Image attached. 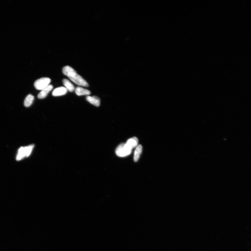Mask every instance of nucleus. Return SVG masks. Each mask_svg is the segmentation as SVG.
<instances>
[{
  "instance_id": "f257e3e1",
  "label": "nucleus",
  "mask_w": 251,
  "mask_h": 251,
  "mask_svg": "<svg viewBox=\"0 0 251 251\" xmlns=\"http://www.w3.org/2000/svg\"><path fill=\"white\" fill-rule=\"evenodd\" d=\"M63 72L65 75L76 84L85 87L89 86L86 80L77 74L76 71L71 67L65 66L63 69Z\"/></svg>"
},
{
  "instance_id": "f03ea898",
  "label": "nucleus",
  "mask_w": 251,
  "mask_h": 251,
  "mask_svg": "<svg viewBox=\"0 0 251 251\" xmlns=\"http://www.w3.org/2000/svg\"><path fill=\"white\" fill-rule=\"evenodd\" d=\"M34 147V145L32 144L28 146L20 147L18 151L16 157L17 161H19L25 157L29 156Z\"/></svg>"
},
{
  "instance_id": "7ed1b4c3",
  "label": "nucleus",
  "mask_w": 251,
  "mask_h": 251,
  "mask_svg": "<svg viewBox=\"0 0 251 251\" xmlns=\"http://www.w3.org/2000/svg\"><path fill=\"white\" fill-rule=\"evenodd\" d=\"M132 151L125 143L121 144L116 148V153L119 157H124L128 156Z\"/></svg>"
},
{
  "instance_id": "20e7f679",
  "label": "nucleus",
  "mask_w": 251,
  "mask_h": 251,
  "mask_svg": "<svg viewBox=\"0 0 251 251\" xmlns=\"http://www.w3.org/2000/svg\"><path fill=\"white\" fill-rule=\"evenodd\" d=\"M51 79L48 77H43L36 80L34 85L35 88L38 90H42L49 85Z\"/></svg>"
},
{
  "instance_id": "39448f33",
  "label": "nucleus",
  "mask_w": 251,
  "mask_h": 251,
  "mask_svg": "<svg viewBox=\"0 0 251 251\" xmlns=\"http://www.w3.org/2000/svg\"><path fill=\"white\" fill-rule=\"evenodd\" d=\"M53 85L49 84L47 87L41 90V91L37 96L38 98L40 99H43L45 98L52 90L53 89Z\"/></svg>"
},
{
  "instance_id": "423d86ee",
  "label": "nucleus",
  "mask_w": 251,
  "mask_h": 251,
  "mask_svg": "<svg viewBox=\"0 0 251 251\" xmlns=\"http://www.w3.org/2000/svg\"><path fill=\"white\" fill-rule=\"evenodd\" d=\"M68 91L65 87H58L54 89L52 93V95L53 96H60L66 94Z\"/></svg>"
},
{
  "instance_id": "0eeeda50",
  "label": "nucleus",
  "mask_w": 251,
  "mask_h": 251,
  "mask_svg": "<svg viewBox=\"0 0 251 251\" xmlns=\"http://www.w3.org/2000/svg\"><path fill=\"white\" fill-rule=\"evenodd\" d=\"M138 139L136 137L129 139L125 144L129 148L132 150L134 147L138 146Z\"/></svg>"
},
{
  "instance_id": "6e6552de",
  "label": "nucleus",
  "mask_w": 251,
  "mask_h": 251,
  "mask_svg": "<svg viewBox=\"0 0 251 251\" xmlns=\"http://www.w3.org/2000/svg\"><path fill=\"white\" fill-rule=\"evenodd\" d=\"M86 100L91 104L96 107H99L100 105V98L96 96H87Z\"/></svg>"
},
{
  "instance_id": "1a4fd4ad",
  "label": "nucleus",
  "mask_w": 251,
  "mask_h": 251,
  "mask_svg": "<svg viewBox=\"0 0 251 251\" xmlns=\"http://www.w3.org/2000/svg\"><path fill=\"white\" fill-rule=\"evenodd\" d=\"M75 92H76V94L79 96L88 95L91 94V92L89 90L80 87H77L75 89Z\"/></svg>"
},
{
  "instance_id": "9d476101",
  "label": "nucleus",
  "mask_w": 251,
  "mask_h": 251,
  "mask_svg": "<svg viewBox=\"0 0 251 251\" xmlns=\"http://www.w3.org/2000/svg\"><path fill=\"white\" fill-rule=\"evenodd\" d=\"M63 83L68 91L72 92L75 90L74 85L72 84L70 81L66 79H64L63 81Z\"/></svg>"
},
{
  "instance_id": "9b49d317",
  "label": "nucleus",
  "mask_w": 251,
  "mask_h": 251,
  "mask_svg": "<svg viewBox=\"0 0 251 251\" xmlns=\"http://www.w3.org/2000/svg\"><path fill=\"white\" fill-rule=\"evenodd\" d=\"M142 147L141 145H139L137 146L134 152V160L135 162L138 161L139 156L142 153Z\"/></svg>"
},
{
  "instance_id": "f8f14e48",
  "label": "nucleus",
  "mask_w": 251,
  "mask_h": 251,
  "mask_svg": "<svg viewBox=\"0 0 251 251\" xmlns=\"http://www.w3.org/2000/svg\"><path fill=\"white\" fill-rule=\"evenodd\" d=\"M34 97L32 95H28L25 98L24 101V105L25 107H29L33 104Z\"/></svg>"
}]
</instances>
